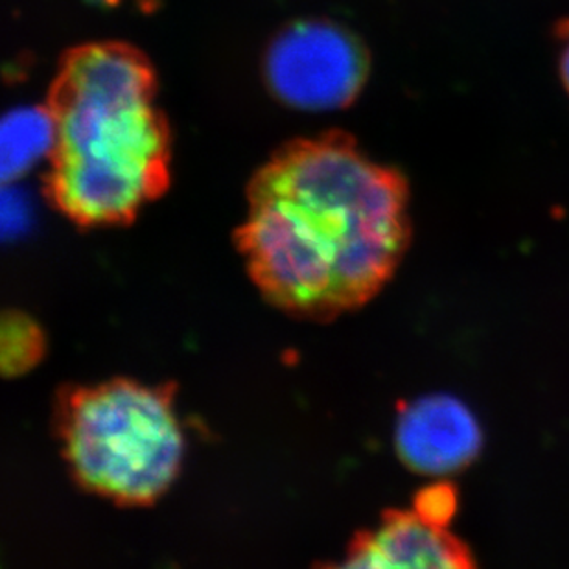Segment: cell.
I'll use <instances>...</instances> for the list:
<instances>
[{
	"label": "cell",
	"instance_id": "cell-10",
	"mask_svg": "<svg viewBox=\"0 0 569 569\" xmlns=\"http://www.w3.org/2000/svg\"><path fill=\"white\" fill-rule=\"evenodd\" d=\"M557 38H559L560 43V78H562V83H565L566 91L569 94V21L560 24Z\"/></svg>",
	"mask_w": 569,
	"mask_h": 569
},
{
	"label": "cell",
	"instance_id": "cell-7",
	"mask_svg": "<svg viewBox=\"0 0 569 569\" xmlns=\"http://www.w3.org/2000/svg\"><path fill=\"white\" fill-rule=\"evenodd\" d=\"M0 172L4 183L16 181L44 156H52L56 126L49 108L16 109L2 122Z\"/></svg>",
	"mask_w": 569,
	"mask_h": 569
},
{
	"label": "cell",
	"instance_id": "cell-6",
	"mask_svg": "<svg viewBox=\"0 0 569 569\" xmlns=\"http://www.w3.org/2000/svg\"><path fill=\"white\" fill-rule=\"evenodd\" d=\"M349 568H470L472 553L459 538L417 510H391L380 526L356 538Z\"/></svg>",
	"mask_w": 569,
	"mask_h": 569
},
{
	"label": "cell",
	"instance_id": "cell-9",
	"mask_svg": "<svg viewBox=\"0 0 569 569\" xmlns=\"http://www.w3.org/2000/svg\"><path fill=\"white\" fill-rule=\"evenodd\" d=\"M415 510L422 518L436 523V526L446 527L448 521L453 518L457 510V495L450 485H433L422 490L417 500H415Z\"/></svg>",
	"mask_w": 569,
	"mask_h": 569
},
{
	"label": "cell",
	"instance_id": "cell-4",
	"mask_svg": "<svg viewBox=\"0 0 569 569\" xmlns=\"http://www.w3.org/2000/svg\"><path fill=\"white\" fill-rule=\"evenodd\" d=\"M367 74L363 44L333 22H296L273 39L266 54L269 89L280 102L302 111L347 108Z\"/></svg>",
	"mask_w": 569,
	"mask_h": 569
},
{
	"label": "cell",
	"instance_id": "cell-2",
	"mask_svg": "<svg viewBox=\"0 0 569 569\" xmlns=\"http://www.w3.org/2000/svg\"><path fill=\"white\" fill-rule=\"evenodd\" d=\"M56 126L47 196L80 226H120L170 183V129L150 61L131 44H81L47 103Z\"/></svg>",
	"mask_w": 569,
	"mask_h": 569
},
{
	"label": "cell",
	"instance_id": "cell-8",
	"mask_svg": "<svg viewBox=\"0 0 569 569\" xmlns=\"http://www.w3.org/2000/svg\"><path fill=\"white\" fill-rule=\"evenodd\" d=\"M43 355V336L28 317L11 313L2 321L0 361L8 375H19Z\"/></svg>",
	"mask_w": 569,
	"mask_h": 569
},
{
	"label": "cell",
	"instance_id": "cell-5",
	"mask_svg": "<svg viewBox=\"0 0 569 569\" xmlns=\"http://www.w3.org/2000/svg\"><path fill=\"white\" fill-rule=\"evenodd\" d=\"M483 433L472 411L448 395L419 398L398 417V456L411 470L448 476L478 457Z\"/></svg>",
	"mask_w": 569,
	"mask_h": 569
},
{
	"label": "cell",
	"instance_id": "cell-1",
	"mask_svg": "<svg viewBox=\"0 0 569 569\" xmlns=\"http://www.w3.org/2000/svg\"><path fill=\"white\" fill-rule=\"evenodd\" d=\"M408 183L343 133L296 140L249 184L238 246L269 301L332 319L371 301L409 246Z\"/></svg>",
	"mask_w": 569,
	"mask_h": 569
},
{
	"label": "cell",
	"instance_id": "cell-3",
	"mask_svg": "<svg viewBox=\"0 0 569 569\" xmlns=\"http://www.w3.org/2000/svg\"><path fill=\"white\" fill-rule=\"evenodd\" d=\"M58 433L74 479L120 506H150L178 478L184 439L172 391L111 380L63 392Z\"/></svg>",
	"mask_w": 569,
	"mask_h": 569
}]
</instances>
